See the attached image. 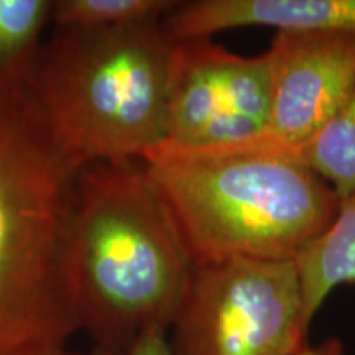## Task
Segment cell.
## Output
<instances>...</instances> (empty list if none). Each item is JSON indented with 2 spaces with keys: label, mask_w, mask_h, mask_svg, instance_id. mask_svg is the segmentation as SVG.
I'll list each match as a JSON object with an SVG mask.
<instances>
[{
  "label": "cell",
  "mask_w": 355,
  "mask_h": 355,
  "mask_svg": "<svg viewBox=\"0 0 355 355\" xmlns=\"http://www.w3.org/2000/svg\"><path fill=\"white\" fill-rule=\"evenodd\" d=\"M193 260L144 163H96L76 178L64 242V283L78 332L96 355L170 331Z\"/></svg>",
  "instance_id": "6da1fadb"
},
{
  "label": "cell",
  "mask_w": 355,
  "mask_h": 355,
  "mask_svg": "<svg viewBox=\"0 0 355 355\" xmlns=\"http://www.w3.org/2000/svg\"><path fill=\"white\" fill-rule=\"evenodd\" d=\"M141 163L193 263L296 261L340 202L316 173L257 139L189 152L158 146Z\"/></svg>",
  "instance_id": "7a4b0ae2"
},
{
  "label": "cell",
  "mask_w": 355,
  "mask_h": 355,
  "mask_svg": "<svg viewBox=\"0 0 355 355\" xmlns=\"http://www.w3.org/2000/svg\"><path fill=\"white\" fill-rule=\"evenodd\" d=\"M79 168L26 83H0V355H48L78 332L64 242Z\"/></svg>",
  "instance_id": "3957f363"
},
{
  "label": "cell",
  "mask_w": 355,
  "mask_h": 355,
  "mask_svg": "<svg viewBox=\"0 0 355 355\" xmlns=\"http://www.w3.org/2000/svg\"><path fill=\"white\" fill-rule=\"evenodd\" d=\"M171 51L163 19L43 42L26 87L74 166L144 162L166 140Z\"/></svg>",
  "instance_id": "277c9868"
},
{
  "label": "cell",
  "mask_w": 355,
  "mask_h": 355,
  "mask_svg": "<svg viewBox=\"0 0 355 355\" xmlns=\"http://www.w3.org/2000/svg\"><path fill=\"white\" fill-rule=\"evenodd\" d=\"M296 261L194 263L168 339L175 355H295L308 344Z\"/></svg>",
  "instance_id": "5b68a950"
},
{
  "label": "cell",
  "mask_w": 355,
  "mask_h": 355,
  "mask_svg": "<svg viewBox=\"0 0 355 355\" xmlns=\"http://www.w3.org/2000/svg\"><path fill=\"white\" fill-rule=\"evenodd\" d=\"M272 114L268 53L242 56L211 38L173 42L166 140L173 150H209L265 137Z\"/></svg>",
  "instance_id": "8992f818"
},
{
  "label": "cell",
  "mask_w": 355,
  "mask_h": 355,
  "mask_svg": "<svg viewBox=\"0 0 355 355\" xmlns=\"http://www.w3.org/2000/svg\"><path fill=\"white\" fill-rule=\"evenodd\" d=\"M266 53L272 114L261 140L293 148L329 121L355 87V33L277 32Z\"/></svg>",
  "instance_id": "52a82bcc"
},
{
  "label": "cell",
  "mask_w": 355,
  "mask_h": 355,
  "mask_svg": "<svg viewBox=\"0 0 355 355\" xmlns=\"http://www.w3.org/2000/svg\"><path fill=\"white\" fill-rule=\"evenodd\" d=\"M171 42L212 38L243 26L277 32L355 33V0H193L163 17Z\"/></svg>",
  "instance_id": "ba28073f"
},
{
  "label": "cell",
  "mask_w": 355,
  "mask_h": 355,
  "mask_svg": "<svg viewBox=\"0 0 355 355\" xmlns=\"http://www.w3.org/2000/svg\"><path fill=\"white\" fill-rule=\"evenodd\" d=\"M306 326L336 288L355 285V193L340 199L334 219L296 259Z\"/></svg>",
  "instance_id": "9c48e42d"
},
{
  "label": "cell",
  "mask_w": 355,
  "mask_h": 355,
  "mask_svg": "<svg viewBox=\"0 0 355 355\" xmlns=\"http://www.w3.org/2000/svg\"><path fill=\"white\" fill-rule=\"evenodd\" d=\"M261 145L270 152L295 159L316 173L344 199L355 193V87L337 112L319 130L298 146L278 150Z\"/></svg>",
  "instance_id": "30bf717a"
},
{
  "label": "cell",
  "mask_w": 355,
  "mask_h": 355,
  "mask_svg": "<svg viewBox=\"0 0 355 355\" xmlns=\"http://www.w3.org/2000/svg\"><path fill=\"white\" fill-rule=\"evenodd\" d=\"M51 13L53 0H0V83H26Z\"/></svg>",
  "instance_id": "8fae6325"
},
{
  "label": "cell",
  "mask_w": 355,
  "mask_h": 355,
  "mask_svg": "<svg viewBox=\"0 0 355 355\" xmlns=\"http://www.w3.org/2000/svg\"><path fill=\"white\" fill-rule=\"evenodd\" d=\"M170 0H53L51 24L60 30H109L163 19Z\"/></svg>",
  "instance_id": "7c38bea8"
},
{
  "label": "cell",
  "mask_w": 355,
  "mask_h": 355,
  "mask_svg": "<svg viewBox=\"0 0 355 355\" xmlns=\"http://www.w3.org/2000/svg\"><path fill=\"white\" fill-rule=\"evenodd\" d=\"M115 355H175L166 331H150L141 334L130 347Z\"/></svg>",
  "instance_id": "4fadbf2b"
},
{
  "label": "cell",
  "mask_w": 355,
  "mask_h": 355,
  "mask_svg": "<svg viewBox=\"0 0 355 355\" xmlns=\"http://www.w3.org/2000/svg\"><path fill=\"white\" fill-rule=\"evenodd\" d=\"M295 355H345V350L343 340L337 339V337H327L318 345L306 344Z\"/></svg>",
  "instance_id": "5bb4252c"
},
{
  "label": "cell",
  "mask_w": 355,
  "mask_h": 355,
  "mask_svg": "<svg viewBox=\"0 0 355 355\" xmlns=\"http://www.w3.org/2000/svg\"><path fill=\"white\" fill-rule=\"evenodd\" d=\"M48 355H78L74 352H71L68 349H63V350H58V352H53V354H48Z\"/></svg>",
  "instance_id": "9a60e30c"
}]
</instances>
